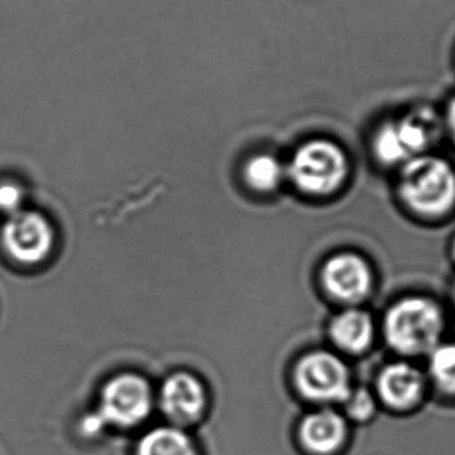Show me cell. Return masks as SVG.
<instances>
[{
  "instance_id": "cell-1",
  "label": "cell",
  "mask_w": 455,
  "mask_h": 455,
  "mask_svg": "<svg viewBox=\"0 0 455 455\" xmlns=\"http://www.w3.org/2000/svg\"><path fill=\"white\" fill-rule=\"evenodd\" d=\"M443 331L442 307L425 297H409L395 303L384 322L388 345L406 356L429 355L442 344Z\"/></svg>"
},
{
  "instance_id": "cell-2",
  "label": "cell",
  "mask_w": 455,
  "mask_h": 455,
  "mask_svg": "<svg viewBox=\"0 0 455 455\" xmlns=\"http://www.w3.org/2000/svg\"><path fill=\"white\" fill-rule=\"evenodd\" d=\"M400 195L419 215H446L455 205L454 168L444 159L421 154L403 166Z\"/></svg>"
},
{
  "instance_id": "cell-3",
  "label": "cell",
  "mask_w": 455,
  "mask_h": 455,
  "mask_svg": "<svg viewBox=\"0 0 455 455\" xmlns=\"http://www.w3.org/2000/svg\"><path fill=\"white\" fill-rule=\"evenodd\" d=\"M0 243L6 255L19 265H39L55 247V228L43 212L22 209L5 216Z\"/></svg>"
},
{
  "instance_id": "cell-4",
  "label": "cell",
  "mask_w": 455,
  "mask_h": 455,
  "mask_svg": "<svg viewBox=\"0 0 455 455\" xmlns=\"http://www.w3.org/2000/svg\"><path fill=\"white\" fill-rule=\"evenodd\" d=\"M153 390L142 376L124 373L106 382L95 412L106 426L134 427L153 411Z\"/></svg>"
},
{
  "instance_id": "cell-5",
  "label": "cell",
  "mask_w": 455,
  "mask_h": 455,
  "mask_svg": "<svg viewBox=\"0 0 455 455\" xmlns=\"http://www.w3.org/2000/svg\"><path fill=\"white\" fill-rule=\"evenodd\" d=\"M347 159L342 149L326 140H314L297 151L291 164V176L300 190L326 195L342 184Z\"/></svg>"
},
{
  "instance_id": "cell-6",
  "label": "cell",
  "mask_w": 455,
  "mask_h": 455,
  "mask_svg": "<svg viewBox=\"0 0 455 455\" xmlns=\"http://www.w3.org/2000/svg\"><path fill=\"white\" fill-rule=\"evenodd\" d=\"M296 382L300 394L315 403H344L351 392L347 365L325 351L303 357L297 365Z\"/></svg>"
},
{
  "instance_id": "cell-7",
  "label": "cell",
  "mask_w": 455,
  "mask_h": 455,
  "mask_svg": "<svg viewBox=\"0 0 455 455\" xmlns=\"http://www.w3.org/2000/svg\"><path fill=\"white\" fill-rule=\"evenodd\" d=\"M437 130L431 112L415 114L382 126L375 140L376 156L384 164H406L423 154Z\"/></svg>"
},
{
  "instance_id": "cell-8",
  "label": "cell",
  "mask_w": 455,
  "mask_h": 455,
  "mask_svg": "<svg viewBox=\"0 0 455 455\" xmlns=\"http://www.w3.org/2000/svg\"><path fill=\"white\" fill-rule=\"evenodd\" d=\"M160 409L176 425L196 421L205 409V390L201 381L190 373L172 375L162 386Z\"/></svg>"
},
{
  "instance_id": "cell-9",
  "label": "cell",
  "mask_w": 455,
  "mask_h": 455,
  "mask_svg": "<svg viewBox=\"0 0 455 455\" xmlns=\"http://www.w3.org/2000/svg\"><path fill=\"white\" fill-rule=\"evenodd\" d=\"M323 283L340 302H361L371 290V272L361 257L342 253L326 263Z\"/></svg>"
},
{
  "instance_id": "cell-10",
  "label": "cell",
  "mask_w": 455,
  "mask_h": 455,
  "mask_svg": "<svg viewBox=\"0 0 455 455\" xmlns=\"http://www.w3.org/2000/svg\"><path fill=\"white\" fill-rule=\"evenodd\" d=\"M425 376L407 363H395L378 378V394L387 406L403 411L415 406L425 394Z\"/></svg>"
},
{
  "instance_id": "cell-11",
  "label": "cell",
  "mask_w": 455,
  "mask_h": 455,
  "mask_svg": "<svg viewBox=\"0 0 455 455\" xmlns=\"http://www.w3.org/2000/svg\"><path fill=\"white\" fill-rule=\"evenodd\" d=\"M347 425L334 411H319L307 415L300 426L302 444L315 454H331L344 443Z\"/></svg>"
},
{
  "instance_id": "cell-12",
  "label": "cell",
  "mask_w": 455,
  "mask_h": 455,
  "mask_svg": "<svg viewBox=\"0 0 455 455\" xmlns=\"http://www.w3.org/2000/svg\"><path fill=\"white\" fill-rule=\"evenodd\" d=\"M373 331L375 328L369 314L357 309L340 314L331 325L334 342L342 350L350 353H361L365 350L373 340Z\"/></svg>"
},
{
  "instance_id": "cell-13",
  "label": "cell",
  "mask_w": 455,
  "mask_h": 455,
  "mask_svg": "<svg viewBox=\"0 0 455 455\" xmlns=\"http://www.w3.org/2000/svg\"><path fill=\"white\" fill-rule=\"evenodd\" d=\"M137 455H197L190 437L174 426L156 427L143 435Z\"/></svg>"
},
{
  "instance_id": "cell-14",
  "label": "cell",
  "mask_w": 455,
  "mask_h": 455,
  "mask_svg": "<svg viewBox=\"0 0 455 455\" xmlns=\"http://www.w3.org/2000/svg\"><path fill=\"white\" fill-rule=\"evenodd\" d=\"M429 376L443 394L455 395V344L442 342L427 355Z\"/></svg>"
},
{
  "instance_id": "cell-15",
  "label": "cell",
  "mask_w": 455,
  "mask_h": 455,
  "mask_svg": "<svg viewBox=\"0 0 455 455\" xmlns=\"http://www.w3.org/2000/svg\"><path fill=\"white\" fill-rule=\"evenodd\" d=\"M283 170L272 156H257L246 166V180L259 191H271L282 182Z\"/></svg>"
},
{
  "instance_id": "cell-16",
  "label": "cell",
  "mask_w": 455,
  "mask_h": 455,
  "mask_svg": "<svg viewBox=\"0 0 455 455\" xmlns=\"http://www.w3.org/2000/svg\"><path fill=\"white\" fill-rule=\"evenodd\" d=\"M344 403L345 412L350 419L356 421H365L375 413V398L367 390L350 392Z\"/></svg>"
},
{
  "instance_id": "cell-17",
  "label": "cell",
  "mask_w": 455,
  "mask_h": 455,
  "mask_svg": "<svg viewBox=\"0 0 455 455\" xmlns=\"http://www.w3.org/2000/svg\"><path fill=\"white\" fill-rule=\"evenodd\" d=\"M22 209H25L24 187L12 180L0 182V213L10 216Z\"/></svg>"
},
{
  "instance_id": "cell-18",
  "label": "cell",
  "mask_w": 455,
  "mask_h": 455,
  "mask_svg": "<svg viewBox=\"0 0 455 455\" xmlns=\"http://www.w3.org/2000/svg\"><path fill=\"white\" fill-rule=\"evenodd\" d=\"M446 124H448L451 137H452V140L455 142V97L451 100L448 111H446Z\"/></svg>"
},
{
  "instance_id": "cell-19",
  "label": "cell",
  "mask_w": 455,
  "mask_h": 455,
  "mask_svg": "<svg viewBox=\"0 0 455 455\" xmlns=\"http://www.w3.org/2000/svg\"><path fill=\"white\" fill-rule=\"evenodd\" d=\"M451 251H452V259L455 261V238L452 240V247H451Z\"/></svg>"
},
{
  "instance_id": "cell-20",
  "label": "cell",
  "mask_w": 455,
  "mask_h": 455,
  "mask_svg": "<svg viewBox=\"0 0 455 455\" xmlns=\"http://www.w3.org/2000/svg\"><path fill=\"white\" fill-rule=\"evenodd\" d=\"M454 305H455V288H454Z\"/></svg>"
}]
</instances>
